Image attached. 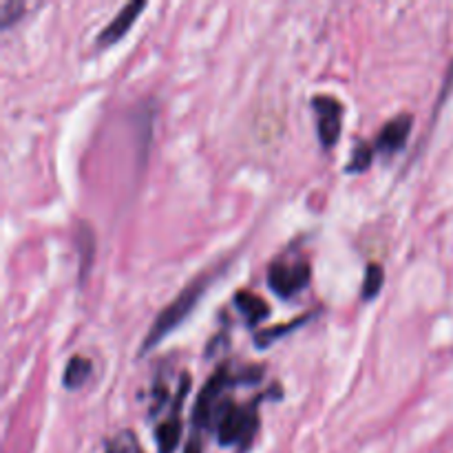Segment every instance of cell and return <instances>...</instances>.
<instances>
[{
	"label": "cell",
	"mask_w": 453,
	"mask_h": 453,
	"mask_svg": "<svg viewBox=\"0 0 453 453\" xmlns=\"http://www.w3.org/2000/svg\"><path fill=\"white\" fill-rule=\"evenodd\" d=\"M208 286H211V273L199 274V277H195L193 281H190L188 286H186L184 290L162 310V312H157L155 321L150 323L149 332H146L144 341H142L140 354L150 352V349H153L155 345L162 343L175 327H180L181 323L188 319V314L197 308L202 296L206 295Z\"/></svg>",
	"instance_id": "obj_1"
},
{
	"label": "cell",
	"mask_w": 453,
	"mask_h": 453,
	"mask_svg": "<svg viewBox=\"0 0 453 453\" xmlns=\"http://www.w3.org/2000/svg\"><path fill=\"white\" fill-rule=\"evenodd\" d=\"M259 432V411L255 403L237 405L224 401L215 414V436L221 447H239L246 451L252 445V438Z\"/></svg>",
	"instance_id": "obj_2"
},
{
	"label": "cell",
	"mask_w": 453,
	"mask_h": 453,
	"mask_svg": "<svg viewBox=\"0 0 453 453\" xmlns=\"http://www.w3.org/2000/svg\"><path fill=\"white\" fill-rule=\"evenodd\" d=\"M234 379L233 372H228V367H219V370L215 372V374L208 379V383L203 385V389L199 392L197 396V403H195V411H193V427H195V434H199L202 429L211 427L212 423H215V414L217 410H219V405L224 401H221V394H224V389L228 388V385H233Z\"/></svg>",
	"instance_id": "obj_3"
},
{
	"label": "cell",
	"mask_w": 453,
	"mask_h": 453,
	"mask_svg": "<svg viewBox=\"0 0 453 453\" xmlns=\"http://www.w3.org/2000/svg\"><path fill=\"white\" fill-rule=\"evenodd\" d=\"M312 277V270L305 261L299 264H273L268 270V286L281 299H295L301 290H305Z\"/></svg>",
	"instance_id": "obj_4"
},
{
	"label": "cell",
	"mask_w": 453,
	"mask_h": 453,
	"mask_svg": "<svg viewBox=\"0 0 453 453\" xmlns=\"http://www.w3.org/2000/svg\"><path fill=\"white\" fill-rule=\"evenodd\" d=\"M312 109L319 119V137L326 149L334 146L341 137V124H343V104L336 97L326 96H314L312 97Z\"/></svg>",
	"instance_id": "obj_5"
},
{
	"label": "cell",
	"mask_w": 453,
	"mask_h": 453,
	"mask_svg": "<svg viewBox=\"0 0 453 453\" xmlns=\"http://www.w3.org/2000/svg\"><path fill=\"white\" fill-rule=\"evenodd\" d=\"M180 388H181V392H180V396H177L175 405H173V411L162 420V423L157 425V427H155V442H157L159 453H173L177 449V442H180V436H181L180 410H181V403H184L186 394H188V388H190L188 374L181 376Z\"/></svg>",
	"instance_id": "obj_6"
},
{
	"label": "cell",
	"mask_w": 453,
	"mask_h": 453,
	"mask_svg": "<svg viewBox=\"0 0 453 453\" xmlns=\"http://www.w3.org/2000/svg\"><path fill=\"white\" fill-rule=\"evenodd\" d=\"M144 9H146L144 0H133V3L124 4V7L118 12V16H115L113 20L100 31V35H97V47H111V44H115L118 40H122L124 35L128 34V29L135 25L137 16H140Z\"/></svg>",
	"instance_id": "obj_7"
},
{
	"label": "cell",
	"mask_w": 453,
	"mask_h": 453,
	"mask_svg": "<svg viewBox=\"0 0 453 453\" xmlns=\"http://www.w3.org/2000/svg\"><path fill=\"white\" fill-rule=\"evenodd\" d=\"M411 124H414V115L410 113H401L396 115V118H392L383 128H380L374 149L385 155L398 153V150L405 146L407 137H410Z\"/></svg>",
	"instance_id": "obj_8"
},
{
	"label": "cell",
	"mask_w": 453,
	"mask_h": 453,
	"mask_svg": "<svg viewBox=\"0 0 453 453\" xmlns=\"http://www.w3.org/2000/svg\"><path fill=\"white\" fill-rule=\"evenodd\" d=\"M234 305L246 317L248 326H257V323H261L270 314L268 303L259 295H255V292H237L234 295Z\"/></svg>",
	"instance_id": "obj_9"
},
{
	"label": "cell",
	"mask_w": 453,
	"mask_h": 453,
	"mask_svg": "<svg viewBox=\"0 0 453 453\" xmlns=\"http://www.w3.org/2000/svg\"><path fill=\"white\" fill-rule=\"evenodd\" d=\"M75 246H78L80 255V281H84L87 273H91L93 255H96V234H93L91 226L80 224L78 233H75Z\"/></svg>",
	"instance_id": "obj_10"
},
{
	"label": "cell",
	"mask_w": 453,
	"mask_h": 453,
	"mask_svg": "<svg viewBox=\"0 0 453 453\" xmlns=\"http://www.w3.org/2000/svg\"><path fill=\"white\" fill-rule=\"evenodd\" d=\"M91 376V361L84 357H73L65 367V374H62V385L66 389H80Z\"/></svg>",
	"instance_id": "obj_11"
},
{
	"label": "cell",
	"mask_w": 453,
	"mask_h": 453,
	"mask_svg": "<svg viewBox=\"0 0 453 453\" xmlns=\"http://www.w3.org/2000/svg\"><path fill=\"white\" fill-rule=\"evenodd\" d=\"M385 281V270L380 264H370L365 270V279H363V299L372 301L380 292Z\"/></svg>",
	"instance_id": "obj_12"
},
{
	"label": "cell",
	"mask_w": 453,
	"mask_h": 453,
	"mask_svg": "<svg viewBox=\"0 0 453 453\" xmlns=\"http://www.w3.org/2000/svg\"><path fill=\"white\" fill-rule=\"evenodd\" d=\"M140 442H137L135 434L133 432H119L118 436L111 438L109 442H106V449L104 453H140Z\"/></svg>",
	"instance_id": "obj_13"
},
{
	"label": "cell",
	"mask_w": 453,
	"mask_h": 453,
	"mask_svg": "<svg viewBox=\"0 0 453 453\" xmlns=\"http://www.w3.org/2000/svg\"><path fill=\"white\" fill-rule=\"evenodd\" d=\"M374 149L367 142H358L357 149L352 150V162L348 164V173H365L372 166Z\"/></svg>",
	"instance_id": "obj_14"
},
{
	"label": "cell",
	"mask_w": 453,
	"mask_h": 453,
	"mask_svg": "<svg viewBox=\"0 0 453 453\" xmlns=\"http://www.w3.org/2000/svg\"><path fill=\"white\" fill-rule=\"evenodd\" d=\"M308 319L310 317H299V319H295V321H292V323H286V326H277V327H273V330L259 332V334H257V339H255V343L259 345V348H265V345H270V343H273V341L281 339L283 334L292 332V330H295V327L303 326V323L308 321Z\"/></svg>",
	"instance_id": "obj_15"
},
{
	"label": "cell",
	"mask_w": 453,
	"mask_h": 453,
	"mask_svg": "<svg viewBox=\"0 0 453 453\" xmlns=\"http://www.w3.org/2000/svg\"><path fill=\"white\" fill-rule=\"evenodd\" d=\"M25 9H27L25 3L4 0V3L0 4V25H3V29H7V27H12L13 22L20 20V16L25 13Z\"/></svg>",
	"instance_id": "obj_16"
},
{
	"label": "cell",
	"mask_w": 453,
	"mask_h": 453,
	"mask_svg": "<svg viewBox=\"0 0 453 453\" xmlns=\"http://www.w3.org/2000/svg\"><path fill=\"white\" fill-rule=\"evenodd\" d=\"M184 453H203L202 441H199V434H193V436H190V441L186 442V447H184Z\"/></svg>",
	"instance_id": "obj_17"
},
{
	"label": "cell",
	"mask_w": 453,
	"mask_h": 453,
	"mask_svg": "<svg viewBox=\"0 0 453 453\" xmlns=\"http://www.w3.org/2000/svg\"><path fill=\"white\" fill-rule=\"evenodd\" d=\"M140 453H144V451H140Z\"/></svg>",
	"instance_id": "obj_18"
}]
</instances>
